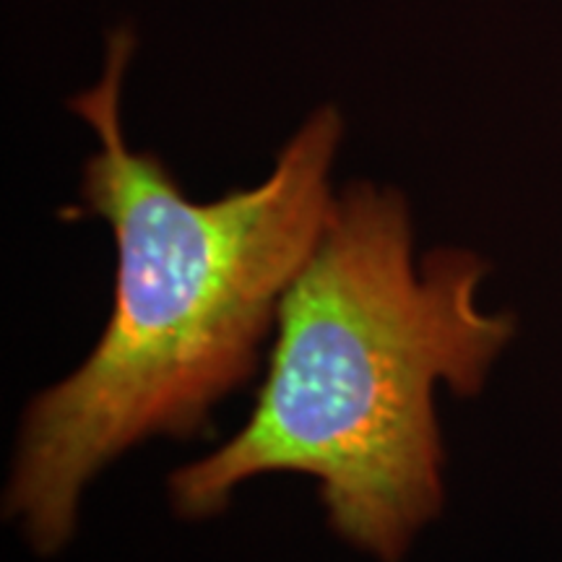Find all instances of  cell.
I'll return each mask as SVG.
<instances>
[{
	"mask_svg": "<svg viewBox=\"0 0 562 562\" xmlns=\"http://www.w3.org/2000/svg\"><path fill=\"white\" fill-rule=\"evenodd\" d=\"M490 263L472 250L414 258L409 203L355 182L279 305L269 372L248 422L170 476L175 510L209 518L258 474L321 484L344 542L398 562L442 510L435 385L476 396L516 336L480 305Z\"/></svg>",
	"mask_w": 562,
	"mask_h": 562,
	"instance_id": "obj_2",
	"label": "cell"
},
{
	"mask_svg": "<svg viewBox=\"0 0 562 562\" xmlns=\"http://www.w3.org/2000/svg\"><path fill=\"white\" fill-rule=\"evenodd\" d=\"M136 34L108 37L104 70L70 100L100 138L81 199L117 245L115 302L87 362L30 404L5 490L37 554L76 531L97 474L151 435L195 438L209 412L250 381L281 297L331 220V167L344 123L318 108L281 146L263 182L195 203L157 154L125 144L121 97Z\"/></svg>",
	"mask_w": 562,
	"mask_h": 562,
	"instance_id": "obj_1",
	"label": "cell"
}]
</instances>
